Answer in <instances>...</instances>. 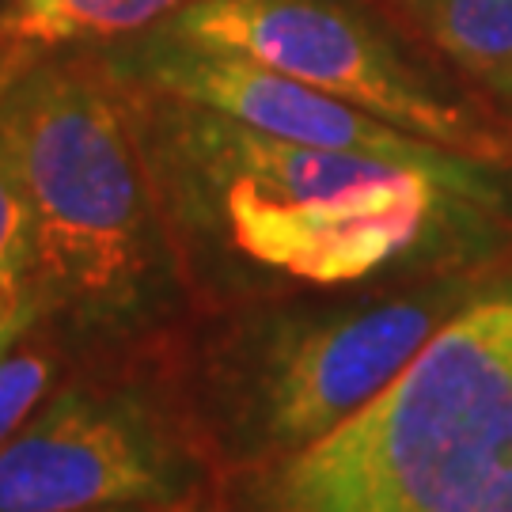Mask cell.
Masks as SVG:
<instances>
[{
  "label": "cell",
  "mask_w": 512,
  "mask_h": 512,
  "mask_svg": "<svg viewBox=\"0 0 512 512\" xmlns=\"http://www.w3.org/2000/svg\"><path fill=\"white\" fill-rule=\"evenodd\" d=\"M92 512H202V509H179V505H107Z\"/></svg>",
  "instance_id": "cell-13"
},
{
  "label": "cell",
  "mask_w": 512,
  "mask_h": 512,
  "mask_svg": "<svg viewBox=\"0 0 512 512\" xmlns=\"http://www.w3.org/2000/svg\"><path fill=\"white\" fill-rule=\"evenodd\" d=\"M31 285H35L31 209L19 183L16 160L0 133V289H31Z\"/></svg>",
  "instance_id": "cell-10"
},
{
  "label": "cell",
  "mask_w": 512,
  "mask_h": 512,
  "mask_svg": "<svg viewBox=\"0 0 512 512\" xmlns=\"http://www.w3.org/2000/svg\"><path fill=\"white\" fill-rule=\"evenodd\" d=\"M0 133L31 209L46 311L95 334L148 323L167 289V239L122 99L88 69H31L0 95Z\"/></svg>",
  "instance_id": "cell-3"
},
{
  "label": "cell",
  "mask_w": 512,
  "mask_h": 512,
  "mask_svg": "<svg viewBox=\"0 0 512 512\" xmlns=\"http://www.w3.org/2000/svg\"><path fill=\"white\" fill-rule=\"evenodd\" d=\"M213 471L183 410L148 387L73 384L0 444V512L198 509Z\"/></svg>",
  "instance_id": "cell-6"
},
{
  "label": "cell",
  "mask_w": 512,
  "mask_h": 512,
  "mask_svg": "<svg viewBox=\"0 0 512 512\" xmlns=\"http://www.w3.org/2000/svg\"><path fill=\"white\" fill-rule=\"evenodd\" d=\"M186 4L190 0H19L16 16L4 19V35L12 46L42 50L76 38L129 35Z\"/></svg>",
  "instance_id": "cell-8"
},
{
  "label": "cell",
  "mask_w": 512,
  "mask_h": 512,
  "mask_svg": "<svg viewBox=\"0 0 512 512\" xmlns=\"http://www.w3.org/2000/svg\"><path fill=\"white\" fill-rule=\"evenodd\" d=\"M224 512H512V293L452 311L311 448L224 478Z\"/></svg>",
  "instance_id": "cell-2"
},
{
  "label": "cell",
  "mask_w": 512,
  "mask_h": 512,
  "mask_svg": "<svg viewBox=\"0 0 512 512\" xmlns=\"http://www.w3.org/2000/svg\"><path fill=\"white\" fill-rule=\"evenodd\" d=\"M42 311H46V304H42L35 285L31 289H0V357L31 334V327L42 319Z\"/></svg>",
  "instance_id": "cell-12"
},
{
  "label": "cell",
  "mask_w": 512,
  "mask_h": 512,
  "mask_svg": "<svg viewBox=\"0 0 512 512\" xmlns=\"http://www.w3.org/2000/svg\"><path fill=\"white\" fill-rule=\"evenodd\" d=\"M160 35L258 61L471 164H512L509 126L437 95L338 0H190Z\"/></svg>",
  "instance_id": "cell-5"
},
{
  "label": "cell",
  "mask_w": 512,
  "mask_h": 512,
  "mask_svg": "<svg viewBox=\"0 0 512 512\" xmlns=\"http://www.w3.org/2000/svg\"><path fill=\"white\" fill-rule=\"evenodd\" d=\"M54 384V353L27 338L0 357V444L46 403Z\"/></svg>",
  "instance_id": "cell-11"
},
{
  "label": "cell",
  "mask_w": 512,
  "mask_h": 512,
  "mask_svg": "<svg viewBox=\"0 0 512 512\" xmlns=\"http://www.w3.org/2000/svg\"><path fill=\"white\" fill-rule=\"evenodd\" d=\"M175 122L148 164L156 202L232 285H361L425 251L448 209L478 205L429 167L296 145L202 107Z\"/></svg>",
  "instance_id": "cell-1"
},
{
  "label": "cell",
  "mask_w": 512,
  "mask_h": 512,
  "mask_svg": "<svg viewBox=\"0 0 512 512\" xmlns=\"http://www.w3.org/2000/svg\"><path fill=\"white\" fill-rule=\"evenodd\" d=\"M114 73L145 84L186 107L224 114L239 126L270 133L296 145L330 148V152H361L399 164H418L437 171L478 205H497L482 164H471L448 148L421 141L414 133L387 126L376 114L342 103L327 92H315L293 76H281L258 61L224 50H202L179 38L156 35L114 54Z\"/></svg>",
  "instance_id": "cell-7"
},
{
  "label": "cell",
  "mask_w": 512,
  "mask_h": 512,
  "mask_svg": "<svg viewBox=\"0 0 512 512\" xmlns=\"http://www.w3.org/2000/svg\"><path fill=\"white\" fill-rule=\"evenodd\" d=\"M425 31L467 73L512 88V0H414Z\"/></svg>",
  "instance_id": "cell-9"
},
{
  "label": "cell",
  "mask_w": 512,
  "mask_h": 512,
  "mask_svg": "<svg viewBox=\"0 0 512 512\" xmlns=\"http://www.w3.org/2000/svg\"><path fill=\"white\" fill-rule=\"evenodd\" d=\"M448 315L444 289L251 315L209 342L183 414L224 478L296 456L372 403Z\"/></svg>",
  "instance_id": "cell-4"
}]
</instances>
